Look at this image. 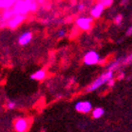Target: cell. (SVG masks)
Returning <instances> with one entry per match:
<instances>
[{
	"instance_id": "6da1fadb",
	"label": "cell",
	"mask_w": 132,
	"mask_h": 132,
	"mask_svg": "<svg viewBox=\"0 0 132 132\" xmlns=\"http://www.w3.org/2000/svg\"><path fill=\"white\" fill-rule=\"evenodd\" d=\"M111 78H113V71L111 70H109L106 73L102 74L100 77H98L96 79L94 80V82L92 83L91 85L89 86L88 89H87V92H94L95 90L101 87L102 85H104L106 83H108Z\"/></svg>"
},
{
	"instance_id": "7a4b0ae2",
	"label": "cell",
	"mask_w": 132,
	"mask_h": 132,
	"mask_svg": "<svg viewBox=\"0 0 132 132\" xmlns=\"http://www.w3.org/2000/svg\"><path fill=\"white\" fill-rule=\"evenodd\" d=\"M15 14H24L26 15L27 13L30 12L29 10V2L27 0H17L16 3L12 7Z\"/></svg>"
},
{
	"instance_id": "3957f363",
	"label": "cell",
	"mask_w": 132,
	"mask_h": 132,
	"mask_svg": "<svg viewBox=\"0 0 132 132\" xmlns=\"http://www.w3.org/2000/svg\"><path fill=\"white\" fill-rule=\"evenodd\" d=\"M100 61V56L99 54L94 51V50H90L84 55V58H83V62L84 64L88 66L91 65H95Z\"/></svg>"
},
{
	"instance_id": "277c9868",
	"label": "cell",
	"mask_w": 132,
	"mask_h": 132,
	"mask_svg": "<svg viewBox=\"0 0 132 132\" xmlns=\"http://www.w3.org/2000/svg\"><path fill=\"white\" fill-rule=\"evenodd\" d=\"M93 23V17H78L76 20V25L77 28H79L81 30H89L92 27Z\"/></svg>"
},
{
	"instance_id": "5b68a950",
	"label": "cell",
	"mask_w": 132,
	"mask_h": 132,
	"mask_svg": "<svg viewBox=\"0 0 132 132\" xmlns=\"http://www.w3.org/2000/svg\"><path fill=\"white\" fill-rule=\"evenodd\" d=\"M75 109L79 113H89L93 111V105L90 101H78L75 105Z\"/></svg>"
},
{
	"instance_id": "8992f818",
	"label": "cell",
	"mask_w": 132,
	"mask_h": 132,
	"mask_svg": "<svg viewBox=\"0 0 132 132\" xmlns=\"http://www.w3.org/2000/svg\"><path fill=\"white\" fill-rule=\"evenodd\" d=\"M25 19H26V15H24V14H15V15H13L7 22V25L6 26L8 28H11V29H14V28H16L19 25H21L25 21Z\"/></svg>"
},
{
	"instance_id": "52a82bcc",
	"label": "cell",
	"mask_w": 132,
	"mask_h": 132,
	"mask_svg": "<svg viewBox=\"0 0 132 132\" xmlns=\"http://www.w3.org/2000/svg\"><path fill=\"white\" fill-rule=\"evenodd\" d=\"M28 127V122L26 118H18L14 123V128L16 132H26Z\"/></svg>"
},
{
	"instance_id": "ba28073f",
	"label": "cell",
	"mask_w": 132,
	"mask_h": 132,
	"mask_svg": "<svg viewBox=\"0 0 132 132\" xmlns=\"http://www.w3.org/2000/svg\"><path fill=\"white\" fill-rule=\"evenodd\" d=\"M105 8H106V7L103 5V3L98 2L97 4H95V5L92 8L91 16L93 17V18H95V19H96V18H99V17L102 15V13H103Z\"/></svg>"
},
{
	"instance_id": "9c48e42d",
	"label": "cell",
	"mask_w": 132,
	"mask_h": 132,
	"mask_svg": "<svg viewBox=\"0 0 132 132\" xmlns=\"http://www.w3.org/2000/svg\"><path fill=\"white\" fill-rule=\"evenodd\" d=\"M13 15H15V13H14V11L12 8L3 10V13H2V16H1V27H5L7 25V22Z\"/></svg>"
},
{
	"instance_id": "30bf717a",
	"label": "cell",
	"mask_w": 132,
	"mask_h": 132,
	"mask_svg": "<svg viewBox=\"0 0 132 132\" xmlns=\"http://www.w3.org/2000/svg\"><path fill=\"white\" fill-rule=\"evenodd\" d=\"M32 36V33L30 31H26V32L22 33L19 38H18V44L20 45H23V46L27 45V44H28L31 42Z\"/></svg>"
},
{
	"instance_id": "8fae6325",
	"label": "cell",
	"mask_w": 132,
	"mask_h": 132,
	"mask_svg": "<svg viewBox=\"0 0 132 132\" xmlns=\"http://www.w3.org/2000/svg\"><path fill=\"white\" fill-rule=\"evenodd\" d=\"M45 77H46V72L44 71V69H40L31 75L30 78L33 80H37V81H42L45 78Z\"/></svg>"
},
{
	"instance_id": "7c38bea8",
	"label": "cell",
	"mask_w": 132,
	"mask_h": 132,
	"mask_svg": "<svg viewBox=\"0 0 132 132\" xmlns=\"http://www.w3.org/2000/svg\"><path fill=\"white\" fill-rule=\"evenodd\" d=\"M17 0H0V8L2 10L12 8Z\"/></svg>"
},
{
	"instance_id": "4fadbf2b",
	"label": "cell",
	"mask_w": 132,
	"mask_h": 132,
	"mask_svg": "<svg viewBox=\"0 0 132 132\" xmlns=\"http://www.w3.org/2000/svg\"><path fill=\"white\" fill-rule=\"evenodd\" d=\"M104 113H105V110L103 108L97 107V108H94V110H93V111H92V116H93L94 119H99L104 115Z\"/></svg>"
},
{
	"instance_id": "5bb4252c",
	"label": "cell",
	"mask_w": 132,
	"mask_h": 132,
	"mask_svg": "<svg viewBox=\"0 0 132 132\" xmlns=\"http://www.w3.org/2000/svg\"><path fill=\"white\" fill-rule=\"evenodd\" d=\"M120 62H121V61H120V60L113 61L112 63H110V66H109V70H111V71H114V70H116V69L119 67V65H120Z\"/></svg>"
},
{
	"instance_id": "9a60e30c",
	"label": "cell",
	"mask_w": 132,
	"mask_h": 132,
	"mask_svg": "<svg viewBox=\"0 0 132 132\" xmlns=\"http://www.w3.org/2000/svg\"><path fill=\"white\" fill-rule=\"evenodd\" d=\"M28 1V0H27ZM38 8V2L37 1H33V2H29V10H30V12H34L36 11Z\"/></svg>"
},
{
	"instance_id": "2e32d148",
	"label": "cell",
	"mask_w": 132,
	"mask_h": 132,
	"mask_svg": "<svg viewBox=\"0 0 132 132\" xmlns=\"http://www.w3.org/2000/svg\"><path fill=\"white\" fill-rule=\"evenodd\" d=\"M122 22H123V15L122 14H117L115 18H114V23H115L116 25L120 26L122 24Z\"/></svg>"
},
{
	"instance_id": "e0dca14e",
	"label": "cell",
	"mask_w": 132,
	"mask_h": 132,
	"mask_svg": "<svg viewBox=\"0 0 132 132\" xmlns=\"http://www.w3.org/2000/svg\"><path fill=\"white\" fill-rule=\"evenodd\" d=\"M16 107V103L14 101H8V103H7V108H8L9 110H13L14 108Z\"/></svg>"
},
{
	"instance_id": "ac0fdd59",
	"label": "cell",
	"mask_w": 132,
	"mask_h": 132,
	"mask_svg": "<svg viewBox=\"0 0 132 132\" xmlns=\"http://www.w3.org/2000/svg\"><path fill=\"white\" fill-rule=\"evenodd\" d=\"M100 2L103 3V5H104L106 8H108V7H110V6H111L113 0H102V1H100Z\"/></svg>"
},
{
	"instance_id": "d6986e66",
	"label": "cell",
	"mask_w": 132,
	"mask_h": 132,
	"mask_svg": "<svg viewBox=\"0 0 132 132\" xmlns=\"http://www.w3.org/2000/svg\"><path fill=\"white\" fill-rule=\"evenodd\" d=\"M66 35V31L64 29H60L58 31V37L59 38H63L64 36Z\"/></svg>"
},
{
	"instance_id": "ffe728a7",
	"label": "cell",
	"mask_w": 132,
	"mask_h": 132,
	"mask_svg": "<svg viewBox=\"0 0 132 132\" xmlns=\"http://www.w3.org/2000/svg\"><path fill=\"white\" fill-rule=\"evenodd\" d=\"M126 34H127V36H131L132 35V26L127 28V31H126Z\"/></svg>"
},
{
	"instance_id": "44dd1931",
	"label": "cell",
	"mask_w": 132,
	"mask_h": 132,
	"mask_svg": "<svg viewBox=\"0 0 132 132\" xmlns=\"http://www.w3.org/2000/svg\"><path fill=\"white\" fill-rule=\"evenodd\" d=\"M84 8H85V5L82 4V3H81V4H78V6H77V10L79 11H82L83 10H84Z\"/></svg>"
},
{
	"instance_id": "7402d4cb",
	"label": "cell",
	"mask_w": 132,
	"mask_h": 132,
	"mask_svg": "<svg viewBox=\"0 0 132 132\" xmlns=\"http://www.w3.org/2000/svg\"><path fill=\"white\" fill-rule=\"evenodd\" d=\"M130 61H132V54L130 56H128V57L125 60L124 62H125V63H128V62H130Z\"/></svg>"
},
{
	"instance_id": "603a6c76",
	"label": "cell",
	"mask_w": 132,
	"mask_h": 132,
	"mask_svg": "<svg viewBox=\"0 0 132 132\" xmlns=\"http://www.w3.org/2000/svg\"><path fill=\"white\" fill-rule=\"evenodd\" d=\"M114 83H115V81H114V79L113 78H111V79L108 82V85H109V87H113V85H114Z\"/></svg>"
},
{
	"instance_id": "cb8c5ba5",
	"label": "cell",
	"mask_w": 132,
	"mask_h": 132,
	"mask_svg": "<svg viewBox=\"0 0 132 132\" xmlns=\"http://www.w3.org/2000/svg\"><path fill=\"white\" fill-rule=\"evenodd\" d=\"M100 1H102V0H99V2H100Z\"/></svg>"
}]
</instances>
